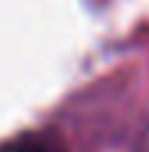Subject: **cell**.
Listing matches in <instances>:
<instances>
[{
    "instance_id": "obj_1",
    "label": "cell",
    "mask_w": 149,
    "mask_h": 152,
    "mask_svg": "<svg viewBox=\"0 0 149 152\" xmlns=\"http://www.w3.org/2000/svg\"><path fill=\"white\" fill-rule=\"evenodd\" d=\"M0 152H62L56 143L50 140H40V137H28V140H16L9 146H3Z\"/></svg>"
}]
</instances>
